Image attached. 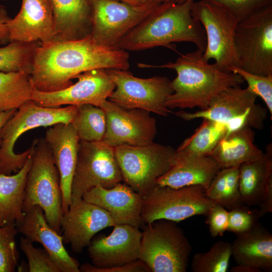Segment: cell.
<instances>
[{
  "instance_id": "obj_1",
  "label": "cell",
  "mask_w": 272,
  "mask_h": 272,
  "mask_svg": "<svg viewBox=\"0 0 272 272\" xmlns=\"http://www.w3.org/2000/svg\"><path fill=\"white\" fill-rule=\"evenodd\" d=\"M129 67L127 51L99 44L88 35L41 44L36 50L30 77L34 90L53 92L69 87L72 79L90 70Z\"/></svg>"
},
{
  "instance_id": "obj_2",
  "label": "cell",
  "mask_w": 272,
  "mask_h": 272,
  "mask_svg": "<svg viewBox=\"0 0 272 272\" xmlns=\"http://www.w3.org/2000/svg\"><path fill=\"white\" fill-rule=\"evenodd\" d=\"M199 49L182 54L175 61L160 65L139 63L141 68H167L174 70L176 77L171 81L173 93L168 98V108L207 109L212 99L223 90L240 86L244 81L238 74L221 71L215 63L202 59Z\"/></svg>"
},
{
  "instance_id": "obj_3",
  "label": "cell",
  "mask_w": 272,
  "mask_h": 272,
  "mask_svg": "<svg viewBox=\"0 0 272 272\" xmlns=\"http://www.w3.org/2000/svg\"><path fill=\"white\" fill-rule=\"evenodd\" d=\"M194 0L178 4L176 0L162 3L150 15L124 36L117 47L139 51L157 46H169L175 42L194 43L204 52L206 36L200 23L192 17Z\"/></svg>"
},
{
  "instance_id": "obj_4",
  "label": "cell",
  "mask_w": 272,
  "mask_h": 272,
  "mask_svg": "<svg viewBox=\"0 0 272 272\" xmlns=\"http://www.w3.org/2000/svg\"><path fill=\"white\" fill-rule=\"evenodd\" d=\"M77 106L47 107L38 105L31 99L20 108L7 121L0 131V172L11 175L25 164L34 146L20 154L14 149L17 140L25 131L41 126H50L58 123H72Z\"/></svg>"
},
{
  "instance_id": "obj_5",
  "label": "cell",
  "mask_w": 272,
  "mask_h": 272,
  "mask_svg": "<svg viewBox=\"0 0 272 272\" xmlns=\"http://www.w3.org/2000/svg\"><path fill=\"white\" fill-rule=\"evenodd\" d=\"M36 206L42 209L49 225L61 234L63 214L59 173L44 138L36 139L27 176L22 211L25 213Z\"/></svg>"
},
{
  "instance_id": "obj_6",
  "label": "cell",
  "mask_w": 272,
  "mask_h": 272,
  "mask_svg": "<svg viewBox=\"0 0 272 272\" xmlns=\"http://www.w3.org/2000/svg\"><path fill=\"white\" fill-rule=\"evenodd\" d=\"M139 259L150 272H186L191 244L176 222L156 220L142 227Z\"/></svg>"
},
{
  "instance_id": "obj_7",
  "label": "cell",
  "mask_w": 272,
  "mask_h": 272,
  "mask_svg": "<svg viewBox=\"0 0 272 272\" xmlns=\"http://www.w3.org/2000/svg\"><path fill=\"white\" fill-rule=\"evenodd\" d=\"M257 97L247 87H229L215 96L207 109L194 112L179 111L175 114L185 120L202 118L219 122L226 125L227 134L244 127L262 129L267 110L256 103Z\"/></svg>"
},
{
  "instance_id": "obj_8",
  "label": "cell",
  "mask_w": 272,
  "mask_h": 272,
  "mask_svg": "<svg viewBox=\"0 0 272 272\" xmlns=\"http://www.w3.org/2000/svg\"><path fill=\"white\" fill-rule=\"evenodd\" d=\"M191 14L203 27L206 46L202 59H214L222 71L231 73V67H240L234 38L239 20L220 5L210 0L193 2Z\"/></svg>"
},
{
  "instance_id": "obj_9",
  "label": "cell",
  "mask_w": 272,
  "mask_h": 272,
  "mask_svg": "<svg viewBox=\"0 0 272 272\" xmlns=\"http://www.w3.org/2000/svg\"><path fill=\"white\" fill-rule=\"evenodd\" d=\"M122 181L143 196L157 186V180L171 167L176 150L153 142L143 146L114 148Z\"/></svg>"
},
{
  "instance_id": "obj_10",
  "label": "cell",
  "mask_w": 272,
  "mask_h": 272,
  "mask_svg": "<svg viewBox=\"0 0 272 272\" xmlns=\"http://www.w3.org/2000/svg\"><path fill=\"white\" fill-rule=\"evenodd\" d=\"M235 46L240 67L258 75H272V4L238 23Z\"/></svg>"
},
{
  "instance_id": "obj_11",
  "label": "cell",
  "mask_w": 272,
  "mask_h": 272,
  "mask_svg": "<svg viewBox=\"0 0 272 272\" xmlns=\"http://www.w3.org/2000/svg\"><path fill=\"white\" fill-rule=\"evenodd\" d=\"M214 205L201 186L175 188L157 185L143 196L141 216L145 224L160 219L177 223L194 216H207Z\"/></svg>"
},
{
  "instance_id": "obj_12",
  "label": "cell",
  "mask_w": 272,
  "mask_h": 272,
  "mask_svg": "<svg viewBox=\"0 0 272 272\" xmlns=\"http://www.w3.org/2000/svg\"><path fill=\"white\" fill-rule=\"evenodd\" d=\"M122 181L114 148L103 141L80 140L72 187V200L97 186L110 188Z\"/></svg>"
},
{
  "instance_id": "obj_13",
  "label": "cell",
  "mask_w": 272,
  "mask_h": 272,
  "mask_svg": "<svg viewBox=\"0 0 272 272\" xmlns=\"http://www.w3.org/2000/svg\"><path fill=\"white\" fill-rule=\"evenodd\" d=\"M115 87L108 100L127 108H138L167 116L171 111L166 103L172 94L171 81L166 77H134L127 70L105 69Z\"/></svg>"
},
{
  "instance_id": "obj_14",
  "label": "cell",
  "mask_w": 272,
  "mask_h": 272,
  "mask_svg": "<svg viewBox=\"0 0 272 272\" xmlns=\"http://www.w3.org/2000/svg\"><path fill=\"white\" fill-rule=\"evenodd\" d=\"M91 13V37L107 47H117L121 39L161 3L134 6L116 0H87Z\"/></svg>"
},
{
  "instance_id": "obj_15",
  "label": "cell",
  "mask_w": 272,
  "mask_h": 272,
  "mask_svg": "<svg viewBox=\"0 0 272 272\" xmlns=\"http://www.w3.org/2000/svg\"><path fill=\"white\" fill-rule=\"evenodd\" d=\"M106 116L102 141L115 148L119 146H143L154 142L157 132L156 119L150 112L127 108L108 100L101 107Z\"/></svg>"
},
{
  "instance_id": "obj_16",
  "label": "cell",
  "mask_w": 272,
  "mask_h": 272,
  "mask_svg": "<svg viewBox=\"0 0 272 272\" xmlns=\"http://www.w3.org/2000/svg\"><path fill=\"white\" fill-rule=\"evenodd\" d=\"M76 78L78 79L76 83L58 91L41 92L34 89L31 99L43 107L89 104L101 107L115 87L105 69L90 70Z\"/></svg>"
},
{
  "instance_id": "obj_17",
  "label": "cell",
  "mask_w": 272,
  "mask_h": 272,
  "mask_svg": "<svg viewBox=\"0 0 272 272\" xmlns=\"http://www.w3.org/2000/svg\"><path fill=\"white\" fill-rule=\"evenodd\" d=\"M116 225L112 217L100 207L82 198L72 200L61 222L63 243L70 244L74 252L80 253L96 234Z\"/></svg>"
},
{
  "instance_id": "obj_18",
  "label": "cell",
  "mask_w": 272,
  "mask_h": 272,
  "mask_svg": "<svg viewBox=\"0 0 272 272\" xmlns=\"http://www.w3.org/2000/svg\"><path fill=\"white\" fill-rule=\"evenodd\" d=\"M139 229L129 224L116 225L108 236L93 238L88 246L93 264L107 268L138 259L142 238Z\"/></svg>"
},
{
  "instance_id": "obj_19",
  "label": "cell",
  "mask_w": 272,
  "mask_h": 272,
  "mask_svg": "<svg viewBox=\"0 0 272 272\" xmlns=\"http://www.w3.org/2000/svg\"><path fill=\"white\" fill-rule=\"evenodd\" d=\"M9 41L41 44L53 41L55 28L51 0H22L20 10L7 22Z\"/></svg>"
},
{
  "instance_id": "obj_20",
  "label": "cell",
  "mask_w": 272,
  "mask_h": 272,
  "mask_svg": "<svg viewBox=\"0 0 272 272\" xmlns=\"http://www.w3.org/2000/svg\"><path fill=\"white\" fill-rule=\"evenodd\" d=\"M44 139L59 173L64 215L68 211L72 201V183L80 139L72 123H58L49 126Z\"/></svg>"
},
{
  "instance_id": "obj_21",
  "label": "cell",
  "mask_w": 272,
  "mask_h": 272,
  "mask_svg": "<svg viewBox=\"0 0 272 272\" xmlns=\"http://www.w3.org/2000/svg\"><path fill=\"white\" fill-rule=\"evenodd\" d=\"M82 198L106 211L116 225L129 224L139 228L145 225L141 216L143 196L125 183L110 188L94 187Z\"/></svg>"
},
{
  "instance_id": "obj_22",
  "label": "cell",
  "mask_w": 272,
  "mask_h": 272,
  "mask_svg": "<svg viewBox=\"0 0 272 272\" xmlns=\"http://www.w3.org/2000/svg\"><path fill=\"white\" fill-rule=\"evenodd\" d=\"M24 214L16 224L18 233L32 243L42 244L61 272H80L78 261L69 254L62 235L49 225L42 209L36 206Z\"/></svg>"
},
{
  "instance_id": "obj_23",
  "label": "cell",
  "mask_w": 272,
  "mask_h": 272,
  "mask_svg": "<svg viewBox=\"0 0 272 272\" xmlns=\"http://www.w3.org/2000/svg\"><path fill=\"white\" fill-rule=\"evenodd\" d=\"M221 169L210 156H195L176 151L169 170L156 181L159 186L178 188L199 185L205 190Z\"/></svg>"
},
{
  "instance_id": "obj_24",
  "label": "cell",
  "mask_w": 272,
  "mask_h": 272,
  "mask_svg": "<svg viewBox=\"0 0 272 272\" xmlns=\"http://www.w3.org/2000/svg\"><path fill=\"white\" fill-rule=\"evenodd\" d=\"M231 256L237 264L271 271L272 234L258 223L248 232L237 235L231 244Z\"/></svg>"
},
{
  "instance_id": "obj_25",
  "label": "cell",
  "mask_w": 272,
  "mask_h": 272,
  "mask_svg": "<svg viewBox=\"0 0 272 272\" xmlns=\"http://www.w3.org/2000/svg\"><path fill=\"white\" fill-rule=\"evenodd\" d=\"M54 18V40L79 39L90 34L91 9L87 0H51Z\"/></svg>"
},
{
  "instance_id": "obj_26",
  "label": "cell",
  "mask_w": 272,
  "mask_h": 272,
  "mask_svg": "<svg viewBox=\"0 0 272 272\" xmlns=\"http://www.w3.org/2000/svg\"><path fill=\"white\" fill-rule=\"evenodd\" d=\"M239 191L243 203L258 206L265 197L272 183V145L258 159L241 164L239 167Z\"/></svg>"
},
{
  "instance_id": "obj_27",
  "label": "cell",
  "mask_w": 272,
  "mask_h": 272,
  "mask_svg": "<svg viewBox=\"0 0 272 272\" xmlns=\"http://www.w3.org/2000/svg\"><path fill=\"white\" fill-rule=\"evenodd\" d=\"M253 128L244 127L227 134L210 156L220 169L239 167L245 162L260 158L264 152L254 144Z\"/></svg>"
},
{
  "instance_id": "obj_28",
  "label": "cell",
  "mask_w": 272,
  "mask_h": 272,
  "mask_svg": "<svg viewBox=\"0 0 272 272\" xmlns=\"http://www.w3.org/2000/svg\"><path fill=\"white\" fill-rule=\"evenodd\" d=\"M32 151L24 166L15 174L6 175L0 172V227L16 224L24 216L22 206L28 172L30 168Z\"/></svg>"
},
{
  "instance_id": "obj_29",
  "label": "cell",
  "mask_w": 272,
  "mask_h": 272,
  "mask_svg": "<svg viewBox=\"0 0 272 272\" xmlns=\"http://www.w3.org/2000/svg\"><path fill=\"white\" fill-rule=\"evenodd\" d=\"M239 167L219 170L205 190L207 196L215 204L228 211L240 207L242 202L239 186Z\"/></svg>"
},
{
  "instance_id": "obj_30",
  "label": "cell",
  "mask_w": 272,
  "mask_h": 272,
  "mask_svg": "<svg viewBox=\"0 0 272 272\" xmlns=\"http://www.w3.org/2000/svg\"><path fill=\"white\" fill-rule=\"evenodd\" d=\"M227 133V129L224 124L203 119L200 126L180 144L176 151L191 155L210 156Z\"/></svg>"
},
{
  "instance_id": "obj_31",
  "label": "cell",
  "mask_w": 272,
  "mask_h": 272,
  "mask_svg": "<svg viewBox=\"0 0 272 272\" xmlns=\"http://www.w3.org/2000/svg\"><path fill=\"white\" fill-rule=\"evenodd\" d=\"M33 90L29 74L0 72V113L18 109L31 99Z\"/></svg>"
},
{
  "instance_id": "obj_32",
  "label": "cell",
  "mask_w": 272,
  "mask_h": 272,
  "mask_svg": "<svg viewBox=\"0 0 272 272\" xmlns=\"http://www.w3.org/2000/svg\"><path fill=\"white\" fill-rule=\"evenodd\" d=\"M72 123L80 140L86 142L102 141L106 128V116L100 107L85 104L77 106Z\"/></svg>"
},
{
  "instance_id": "obj_33",
  "label": "cell",
  "mask_w": 272,
  "mask_h": 272,
  "mask_svg": "<svg viewBox=\"0 0 272 272\" xmlns=\"http://www.w3.org/2000/svg\"><path fill=\"white\" fill-rule=\"evenodd\" d=\"M41 43L11 41L0 47V72H26L30 75L35 51Z\"/></svg>"
},
{
  "instance_id": "obj_34",
  "label": "cell",
  "mask_w": 272,
  "mask_h": 272,
  "mask_svg": "<svg viewBox=\"0 0 272 272\" xmlns=\"http://www.w3.org/2000/svg\"><path fill=\"white\" fill-rule=\"evenodd\" d=\"M231 257V244L223 240L215 243L210 250L195 253L191 263L192 272H226Z\"/></svg>"
},
{
  "instance_id": "obj_35",
  "label": "cell",
  "mask_w": 272,
  "mask_h": 272,
  "mask_svg": "<svg viewBox=\"0 0 272 272\" xmlns=\"http://www.w3.org/2000/svg\"><path fill=\"white\" fill-rule=\"evenodd\" d=\"M16 224L0 227V272H14L18 266L19 253L16 244Z\"/></svg>"
},
{
  "instance_id": "obj_36",
  "label": "cell",
  "mask_w": 272,
  "mask_h": 272,
  "mask_svg": "<svg viewBox=\"0 0 272 272\" xmlns=\"http://www.w3.org/2000/svg\"><path fill=\"white\" fill-rule=\"evenodd\" d=\"M20 248L26 255L29 272H61L49 253L43 248H36L26 237H21Z\"/></svg>"
},
{
  "instance_id": "obj_37",
  "label": "cell",
  "mask_w": 272,
  "mask_h": 272,
  "mask_svg": "<svg viewBox=\"0 0 272 272\" xmlns=\"http://www.w3.org/2000/svg\"><path fill=\"white\" fill-rule=\"evenodd\" d=\"M250 207L244 204L229 211L227 231L239 235L255 227L260 218L258 209Z\"/></svg>"
},
{
  "instance_id": "obj_38",
  "label": "cell",
  "mask_w": 272,
  "mask_h": 272,
  "mask_svg": "<svg viewBox=\"0 0 272 272\" xmlns=\"http://www.w3.org/2000/svg\"><path fill=\"white\" fill-rule=\"evenodd\" d=\"M230 72L239 75L245 81L247 88L257 96H259L265 103L272 115V75L262 76L247 72L241 67L233 66Z\"/></svg>"
},
{
  "instance_id": "obj_39",
  "label": "cell",
  "mask_w": 272,
  "mask_h": 272,
  "mask_svg": "<svg viewBox=\"0 0 272 272\" xmlns=\"http://www.w3.org/2000/svg\"><path fill=\"white\" fill-rule=\"evenodd\" d=\"M220 5L239 21L263 7L272 4V0H210Z\"/></svg>"
},
{
  "instance_id": "obj_40",
  "label": "cell",
  "mask_w": 272,
  "mask_h": 272,
  "mask_svg": "<svg viewBox=\"0 0 272 272\" xmlns=\"http://www.w3.org/2000/svg\"><path fill=\"white\" fill-rule=\"evenodd\" d=\"M228 212L223 207L216 204L209 210L206 222L213 237L222 236L227 231Z\"/></svg>"
},
{
  "instance_id": "obj_41",
  "label": "cell",
  "mask_w": 272,
  "mask_h": 272,
  "mask_svg": "<svg viewBox=\"0 0 272 272\" xmlns=\"http://www.w3.org/2000/svg\"><path fill=\"white\" fill-rule=\"evenodd\" d=\"M83 272H150L149 268L142 260L138 259L122 265L107 268L97 267L88 263L80 266Z\"/></svg>"
},
{
  "instance_id": "obj_42",
  "label": "cell",
  "mask_w": 272,
  "mask_h": 272,
  "mask_svg": "<svg viewBox=\"0 0 272 272\" xmlns=\"http://www.w3.org/2000/svg\"><path fill=\"white\" fill-rule=\"evenodd\" d=\"M258 206L260 218L268 213H272V183L269 185L265 197Z\"/></svg>"
},
{
  "instance_id": "obj_43",
  "label": "cell",
  "mask_w": 272,
  "mask_h": 272,
  "mask_svg": "<svg viewBox=\"0 0 272 272\" xmlns=\"http://www.w3.org/2000/svg\"><path fill=\"white\" fill-rule=\"evenodd\" d=\"M6 9L0 6V39L6 43L9 42L7 22L10 20Z\"/></svg>"
},
{
  "instance_id": "obj_44",
  "label": "cell",
  "mask_w": 272,
  "mask_h": 272,
  "mask_svg": "<svg viewBox=\"0 0 272 272\" xmlns=\"http://www.w3.org/2000/svg\"><path fill=\"white\" fill-rule=\"evenodd\" d=\"M231 272H261L262 271L256 267L242 264H237L233 266L231 269Z\"/></svg>"
},
{
  "instance_id": "obj_45",
  "label": "cell",
  "mask_w": 272,
  "mask_h": 272,
  "mask_svg": "<svg viewBox=\"0 0 272 272\" xmlns=\"http://www.w3.org/2000/svg\"><path fill=\"white\" fill-rule=\"evenodd\" d=\"M134 6H143L155 3H162V0H116Z\"/></svg>"
},
{
  "instance_id": "obj_46",
  "label": "cell",
  "mask_w": 272,
  "mask_h": 272,
  "mask_svg": "<svg viewBox=\"0 0 272 272\" xmlns=\"http://www.w3.org/2000/svg\"><path fill=\"white\" fill-rule=\"evenodd\" d=\"M17 109H13L0 113V131L7 121L15 114Z\"/></svg>"
},
{
  "instance_id": "obj_47",
  "label": "cell",
  "mask_w": 272,
  "mask_h": 272,
  "mask_svg": "<svg viewBox=\"0 0 272 272\" xmlns=\"http://www.w3.org/2000/svg\"><path fill=\"white\" fill-rule=\"evenodd\" d=\"M171 0H162V3H165V2H169ZM187 0H176V2L178 4H181V3H183L185 2H186Z\"/></svg>"
},
{
  "instance_id": "obj_48",
  "label": "cell",
  "mask_w": 272,
  "mask_h": 272,
  "mask_svg": "<svg viewBox=\"0 0 272 272\" xmlns=\"http://www.w3.org/2000/svg\"><path fill=\"white\" fill-rule=\"evenodd\" d=\"M5 44H6V43L3 40L0 39V45Z\"/></svg>"
}]
</instances>
